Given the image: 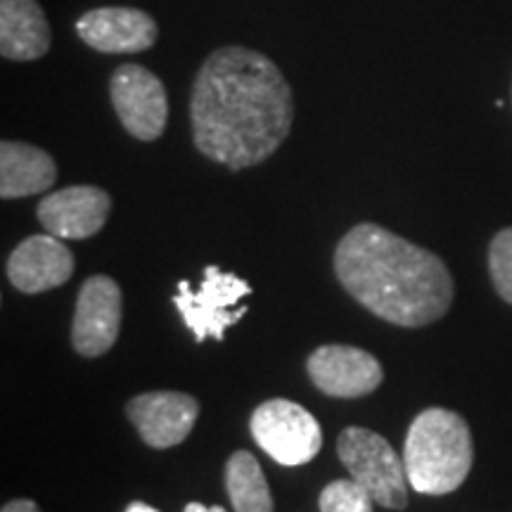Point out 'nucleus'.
I'll return each mask as SVG.
<instances>
[{
	"instance_id": "1",
	"label": "nucleus",
	"mask_w": 512,
	"mask_h": 512,
	"mask_svg": "<svg viewBox=\"0 0 512 512\" xmlns=\"http://www.w3.org/2000/svg\"><path fill=\"white\" fill-rule=\"evenodd\" d=\"M195 147L211 162L242 171L266 162L294 121L292 88L266 55L242 46L214 50L190 98Z\"/></svg>"
},
{
	"instance_id": "2",
	"label": "nucleus",
	"mask_w": 512,
	"mask_h": 512,
	"mask_svg": "<svg viewBox=\"0 0 512 512\" xmlns=\"http://www.w3.org/2000/svg\"><path fill=\"white\" fill-rule=\"evenodd\" d=\"M335 273L363 309L399 328H425L453 302L444 261L377 223H358L339 240Z\"/></svg>"
},
{
	"instance_id": "3",
	"label": "nucleus",
	"mask_w": 512,
	"mask_h": 512,
	"mask_svg": "<svg viewBox=\"0 0 512 512\" xmlns=\"http://www.w3.org/2000/svg\"><path fill=\"white\" fill-rule=\"evenodd\" d=\"M475 444L465 418L448 408H427L411 422L403 444L408 484L418 494L446 496L472 470Z\"/></svg>"
},
{
	"instance_id": "4",
	"label": "nucleus",
	"mask_w": 512,
	"mask_h": 512,
	"mask_svg": "<svg viewBox=\"0 0 512 512\" xmlns=\"http://www.w3.org/2000/svg\"><path fill=\"white\" fill-rule=\"evenodd\" d=\"M337 456L377 505L387 510H403L408 505L406 463L392 444L366 427H347L337 439Z\"/></svg>"
},
{
	"instance_id": "5",
	"label": "nucleus",
	"mask_w": 512,
	"mask_h": 512,
	"mask_svg": "<svg viewBox=\"0 0 512 512\" xmlns=\"http://www.w3.org/2000/svg\"><path fill=\"white\" fill-rule=\"evenodd\" d=\"M252 294V285L235 273H223L219 266L204 268L200 290H192L188 280L178 283L174 304L197 342L214 337L223 342L230 325L247 316L249 306H240V299Z\"/></svg>"
},
{
	"instance_id": "6",
	"label": "nucleus",
	"mask_w": 512,
	"mask_h": 512,
	"mask_svg": "<svg viewBox=\"0 0 512 512\" xmlns=\"http://www.w3.org/2000/svg\"><path fill=\"white\" fill-rule=\"evenodd\" d=\"M249 430L256 444L275 463L297 467L318 456L323 446V430L318 420L299 403L287 399H271L261 403L252 413Z\"/></svg>"
},
{
	"instance_id": "7",
	"label": "nucleus",
	"mask_w": 512,
	"mask_h": 512,
	"mask_svg": "<svg viewBox=\"0 0 512 512\" xmlns=\"http://www.w3.org/2000/svg\"><path fill=\"white\" fill-rule=\"evenodd\" d=\"M110 100L126 133L143 143L162 138L169 121V98L157 74L143 64H121L110 79Z\"/></svg>"
},
{
	"instance_id": "8",
	"label": "nucleus",
	"mask_w": 512,
	"mask_h": 512,
	"mask_svg": "<svg viewBox=\"0 0 512 512\" xmlns=\"http://www.w3.org/2000/svg\"><path fill=\"white\" fill-rule=\"evenodd\" d=\"M124 302L110 275H93L81 285L72 320V344L76 354L95 358L117 344Z\"/></svg>"
},
{
	"instance_id": "9",
	"label": "nucleus",
	"mask_w": 512,
	"mask_h": 512,
	"mask_svg": "<svg viewBox=\"0 0 512 512\" xmlns=\"http://www.w3.org/2000/svg\"><path fill=\"white\" fill-rule=\"evenodd\" d=\"M311 382L325 396L361 399L373 394L384 380L380 361L349 344H323L306 361Z\"/></svg>"
},
{
	"instance_id": "10",
	"label": "nucleus",
	"mask_w": 512,
	"mask_h": 512,
	"mask_svg": "<svg viewBox=\"0 0 512 512\" xmlns=\"http://www.w3.org/2000/svg\"><path fill=\"white\" fill-rule=\"evenodd\" d=\"M112 211L110 192L95 185H69L43 197L36 216L46 233L60 240H86L105 228Z\"/></svg>"
},
{
	"instance_id": "11",
	"label": "nucleus",
	"mask_w": 512,
	"mask_h": 512,
	"mask_svg": "<svg viewBox=\"0 0 512 512\" xmlns=\"http://www.w3.org/2000/svg\"><path fill=\"white\" fill-rule=\"evenodd\" d=\"M126 415L150 448H171L190 437L200 401L183 392H147L126 403Z\"/></svg>"
},
{
	"instance_id": "12",
	"label": "nucleus",
	"mask_w": 512,
	"mask_h": 512,
	"mask_svg": "<svg viewBox=\"0 0 512 512\" xmlns=\"http://www.w3.org/2000/svg\"><path fill=\"white\" fill-rule=\"evenodd\" d=\"M76 34L88 48L105 55L145 53L157 43L159 27L138 8H95L76 19Z\"/></svg>"
},
{
	"instance_id": "13",
	"label": "nucleus",
	"mask_w": 512,
	"mask_h": 512,
	"mask_svg": "<svg viewBox=\"0 0 512 512\" xmlns=\"http://www.w3.org/2000/svg\"><path fill=\"white\" fill-rule=\"evenodd\" d=\"M74 273V254L55 235H31L8 259V278L15 290L41 294L67 283Z\"/></svg>"
},
{
	"instance_id": "14",
	"label": "nucleus",
	"mask_w": 512,
	"mask_h": 512,
	"mask_svg": "<svg viewBox=\"0 0 512 512\" xmlns=\"http://www.w3.org/2000/svg\"><path fill=\"white\" fill-rule=\"evenodd\" d=\"M50 24L36 0H0V55L34 62L48 55Z\"/></svg>"
},
{
	"instance_id": "15",
	"label": "nucleus",
	"mask_w": 512,
	"mask_h": 512,
	"mask_svg": "<svg viewBox=\"0 0 512 512\" xmlns=\"http://www.w3.org/2000/svg\"><path fill=\"white\" fill-rule=\"evenodd\" d=\"M57 181V164L41 147L3 140L0 143V197L19 200V197L41 195Z\"/></svg>"
},
{
	"instance_id": "16",
	"label": "nucleus",
	"mask_w": 512,
	"mask_h": 512,
	"mask_svg": "<svg viewBox=\"0 0 512 512\" xmlns=\"http://www.w3.org/2000/svg\"><path fill=\"white\" fill-rule=\"evenodd\" d=\"M226 491L235 512H273V496L259 460L235 451L226 463Z\"/></svg>"
},
{
	"instance_id": "17",
	"label": "nucleus",
	"mask_w": 512,
	"mask_h": 512,
	"mask_svg": "<svg viewBox=\"0 0 512 512\" xmlns=\"http://www.w3.org/2000/svg\"><path fill=\"white\" fill-rule=\"evenodd\" d=\"M375 498L356 479H337L320 491V512H373Z\"/></svg>"
},
{
	"instance_id": "18",
	"label": "nucleus",
	"mask_w": 512,
	"mask_h": 512,
	"mask_svg": "<svg viewBox=\"0 0 512 512\" xmlns=\"http://www.w3.org/2000/svg\"><path fill=\"white\" fill-rule=\"evenodd\" d=\"M489 273L498 297L512 304V228L498 230L489 245Z\"/></svg>"
},
{
	"instance_id": "19",
	"label": "nucleus",
	"mask_w": 512,
	"mask_h": 512,
	"mask_svg": "<svg viewBox=\"0 0 512 512\" xmlns=\"http://www.w3.org/2000/svg\"><path fill=\"white\" fill-rule=\"evenodd\" d=\"M3 512H41V510H38V505L34 501H29V498H19V501L5 503Z\"/></svg>"
},
{
	"instance_id": "20",
	"label": "nucleus",
	"mask_w": 512,
	"mask_h": 512,
	"mask_svg": "<svg viewBox=\"0 0 512 512\" xmlns=\"http://www.w3.org/2000/svg\"><path fill=\"white\" fill-rule=\"evenodd\" d=\"M183 512H226V508H221V505H211V508H207V505L202 503H188Z\"/></svg>"
},
{
	"instance_id": "21",
	"label": "nucleus",
	"mask_w": 512,
	"mask_h": 512,
	"mask_svg": "<svg viewBox=\"0 0 512 512\" xmlns=\"http://www.w3.org/2000/svg\"><path fill=\"white\" fill-rule=\"evenodd\" d=\"M126 512H159V510L152 508V505L143 503V501H133V503H128Z\"/></svg>"
}]
</instances>
